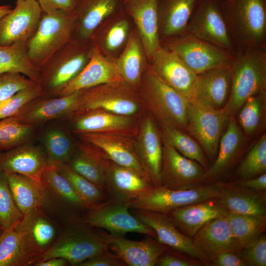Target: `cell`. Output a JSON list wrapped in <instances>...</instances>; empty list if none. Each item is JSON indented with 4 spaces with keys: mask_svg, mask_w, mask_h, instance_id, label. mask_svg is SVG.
<instances>
[{
    "mask_svg": "<svg viewBox=\"0 0 266 266\" xmlns=\"http://www.w3.org/2000/svg\"><path fill=\"white\" fill-rule=\"evenodd\" d=\"M6 72L20 73L37 83L39 70L29 58L27 42L0 46V74Z\"/></svg>",
    "mask_w": 266,
    "mask_h": 266,
    "instance_id": "cell-39",
    "label": "cell"
},
{
    "mask_svg": "<svg viewBox=\"0 0 266 266\" xmlns=\"http://www.w3.org/2000/svg\"><path fill=\"white\" fill-rule=\"evenodd\" d=\"M266 111V91L245 101L236 113L237 123L245 135L252 136L261 130L265 124Z\"/></svg>",
    "mask_w": 266,
    "mask_h": 266,
    "instance_id": "cell-43",
    "label": "cell"
},
{
    "mask_svg": "<svg viewBox=\"0 0 266 266\" xmlns=\"http://www.w3.org/2000/svg\"><path fill=\"white\" fill-rule=\"evenodd\" d=\"M135 145L142 166L152 183L154 187H160L163 146L152 115H147L143 119Z\"/></svg>",
    "mask_w": 266,
    "mask_h": 266,
    "instance_id": "cell-26",
    "label": "cell"
},
{
    "mask_svg": "<svg viewBox=\"0 0 266 266\" xmlns=\"http://www.w3.org/2000/svg\"><path fill=\"white\" fill-rule=\"evenodd\" d=\"M129 0H124V3L128 1Z\"/></svg>",
    "mask_w": 266,
    "mask_h": 266,
    "instance_id": "cell-60",
    "label": "cell"
},
{
    "mask_svg": "<svg viewBox=\"0 0 266 266\" xmlns=\"http://www.w3.org/2000/svg\"><path fill=\"white\" fill-rule=\"evenodd\" d=\"M266 49L237 51L230 64L232 85L224 107L234 115L250 97L266 91Z\"/></svg>",
    "mask_w": 266,
    "mask_h": 266,
    "instance_id": "cell-3",
    "label": "cell"
},
{
    "mask_svg": "<svg viewBox=\"0 0 266 266\" xmlns=\"http://www.w3.org/2000/svg\"><path fill=\"white\" fill-rule=\"evenodd\" d=\"M234 239L240 250L260 236L266 230V216L226 214Z\"/></svg>",
    "mask_w": 266,
    "mask_h": 266,
    "instance_id": "cell-40",
    "label": "cell"
},
{
    "mask_svg": "<svg viewBox=\"0 0 266 266\" xmlns=\"http://www.w3.org/2000/svg\"><path fill=\"white\" fill-rule=\"evenodd\" d=\"M168 247L159 257L155 266H195L200 264L199 261L192 260L183 257L178 254L179 252L168 250ZM201 262V261H200Z\"/></svg>",
    "mask_w": 266,
    "mask_h": 266,
    "instance_id": "cell-52",
    "label": "cell"
},
{
    "mask_svg": "<svg viewBox=\"0 0 266 266\" xmlns=\"http://www.w3.org/2000/svg\"><path fill=\"white\" fill-rule=\"evenodd\" d=\"M15 4L0 19V46L27 42L39 25L42 11L36 0H17Z\"/></svg>",
    "mask_w": 266,
    "mask_h": 266,
    "instance_id": "cell-14",
    "label": "cell"
},
{
    "mask_svg": "<svg viewBox=\"0 0 266 266\" xmlns=\"http://www.w3.org/2000/svg\"><path fill=\"white\" fill-rule=\"evenodd\" d=\"M42 141L49 165L67 164L74 152L71 140L61 129L47 130L42 135Z\"/></svg>",
    "mask_w": 266,
    "mask_h": 266,
    "instance_id": "cell-45",
    "label": "cell"
},
{
    "mask_svg": "<svg viewBox=\"0 0 266 266\" xmlns=\"http://www.w3.org/2000/svg\"><path fill=\"white\" fill-rule=\"evenodd\" d=\"M55 166L67 179L88 210L110 200L105 188L94 184L81 176L75 172L67 164H60Z\"/></svg>",
    "mask_w": 266,
    "mask_h": 266,
    "instance_id": "cell-41",
    "label": "cell"
},
{
    "mask_svg": "<svg viewBox=\"0 0 266 266\" xmlns=\"http://www.w3.org/2000/svg\"><path fill=\"white\" fill-rule=\"evenodd\" d=\"M197 75L231 64L234 54L185 32L161 41Z\"/></svg>",
    "mask_w": 266,
    "mask_h": 266,
    "instance_id": "cell-8",
    "label": "cell"
},
{
    "mask_svg": "<svg viewBox=\"0 0 266 266\" xmlns=\"http://www.w3.org/2000/svg\"><path fill=\"white\" fill-rule=\"evenodd\" d=\"M220 192L219 182L183 190L154 187L145 195L127 204L130 209H142L166 214L178 208L214 199Z\"/></svg>",
    "mask_w": 266,
    "mask_h": 266,
    "instance_id": "cell-10",
    "label": "cell"
},
{
    "mask_svg": "<svg viewBox=\"0 0 266 266\" xmlns=\"http://www.w3.org/2000/svg\"><path fill=\"white\" fill-rule=\"evenodd\" d=\"M124 81L115 60L102 54L93 46L91 57L82 71L59 93L64 97L101 84Z\"/></svg>",
    "mask_w": 266,
    "mask_h": 266,
    "instance_id": "cell-25",
    "label": "cell"
},
{
    "mask_svg": "<svg viewBox=\"0 0 266 266\" xmlns=\"http://www.w3.org/2000/svg\"><path fill=\"white\" fill-rule=\"evenodd\" d=\"M42 12L62 10L74 13L77 0H36Z\"/></svg>",
    "mask_w": 266,
    "mask_h": 266,
    "instance_id": "cell-55",
    "label": "cell"
},
{
    "mask_svg": "<svg viewBox=\"0 0 266 266\" xmlns=\"http://www.w3.org/2000/svg\"><path fill=\"white\" fill-rule=\"evenodd\" d=\"M154 187L150 180L135 171L110 161L105 189L111 200L127 204L145 195Z\"/></svg>",
    "mask_w": 266,
    "mask_h": 266,
    "instance_id": "cell-21",
    "label": "cell"
},
{
    "mask_svg": "<svg viewBox=\"0 0 266 266\" xmlns=\"http://www.w3.org/2000/svg\"><path fill=\"white\" fill-rule=\"evenodd\" d=\"M198 0H158V16L161 43L186 32Z\"/></svg>",
    "mask_w": 266,
    "mask_h": 266,
    "instance_id": "cell-33",
    "label": "cell"
},
{
    "mask_svg": "<svg viewBox=\"0 0 266 266\" xmlns=\"http://www.w3.org/2000/svg\"><path fill=\"white\" fill-rule=\"evenodd\" d=\"M130 210L127 204L110 199L87 210L79 220L92 227L105 229L113 236H123L133 232L156 239L154 231L139 220Z\"/></svg>",
    "mask_w": 266,
    "mask_h": 266,
    "instance_id": "cell-12",
    "label": "cell"
},
{
    "mask_svg": "<svg viewBox=\"0 0 266 266\" xmlns=\"http://www.w3.org/2000/svg\"><path fill=\"white\" fill-rule=\"evenodd\" d=\"M41 180L51 199L75 211L88 210L69 181L56 166L48 165L42 174Z\"/></svg>",
    "mask_w": 266,
    "mask_h": 266,
    "instance_id": "cell-38",
    "label": "cell"
},
{
    "mask_svg": "<svg viewBox=\"0 0 266 266\" xmlns=\"http://www.w3.org/2000/svg\"><path fill=\"white\" fill-rule=\"evenodd\" d=\"M41 95V87L35 83L0 101V120L14 116L29 102Z\"/></svg>",
    "mask_w": 266,
    "mask_h": 266,
    "instance_id": "cell-49",
    "label": "cell"
},
{
    "mask_svg": "<svg viewBox=\"0 0 266 266\" xmlns=\"http://www.w3.org/2000/svg\"><path fill=\"white\" fill-rule=\"evenodd\" d=\"M12 9L10 5H0V19L10 12Z\"/></svg>",
    "mask_w": 266,
    "mask_h": 266,
    "instance_id": "cell-58",
    "label": "cell"
},
{
    "mask_svg": "<svg viewBox=\"0 0 266 266\" xmlns=\"http://www.w3.org/2000/svg\"><path fill=\"white\" fill-rule=\"evenodd\" d=\"M226 212L212 199L175 209L166 215L182 233L192 238L206 223Z\"/></svg>",
    "mask_w": 266,
    "mask_h": 266,
    "instance_id": "cell-32",
    "label": "cell"
},
{
    "mask_svg": "<svg viewBox=\"0 0 266 266\" xmlns=\"http://www.w3.org/2000/svg\"><path fill=\"white\" fill-rule=\"evenodd\" d=\"M266 172V134H263L249 151L238 166L239 180L260 175Z\"/></svg>",
    "mask_w": 266,
    "mask_h": 266,
    "instance_id": "cell-46",
    "label": "cell"
},
{
    "mask_svg": "<svg viewBox=\"0 0 266 266\" xmlns=\"http://www.w3.org/2000/svg\"><path fill=\"white\" fill-rule=\"evenodd\" d=\"M35 83L36 82L18 73L0 74V102Z\"/></svg>",
    "mask_w": 266,
    "mask_h": 266,
    "instance_id": "cell-50",
    "label": "cell"
},
{
    "mask_svg": "<svg viewBox=\"0 0 266 266\" xmlns=\"http://www.w3.org/2000/svg\"><path fill=\"white\" fill-rule=\"evenodd\" d=\"M142 102L137 90L124 81L104 84L80 90L71 116L93 110L131 116L139 111Z\"/></svg>",
    "mask_w": 266,
    "mask_h": 266,
    "instance_id": "cell-7",
    "label": "cell"
},
{
    "mask_svg": "<svg viewBox=\"0 0 266 266\" xmlns=\"http://www.w3.org/2000/svg\"><path fill=\"white\" fill-rule=\"evenodd\" d=\"M126 264L110 249L89 259L78 266H126Z\"/></svg>",
    "mask_w": 266,
    "mask_h": 266,
    "instance_id": "cell-53",
    "label": "cell"
},
{
    "mask_svg": "<svg viewBox=\"0 0 266 266\" xmlns=\"http://www.w3.org/2000/svg\"><path fill=\"white\" fill-rule=\"evenodd\" d=\"M95 228L79 219L66 229L38 261L60 257L71 266H78L109 250L111 234Z\"/></svg>",
    "mask_w": 266,
    "mask_h": 266,
    "instance_id": "cell-5",
    "label": "cell"
},
{
    "mask_svg": "<svg viewBox=\"0 0 266 266\" xmlns=\"http://www.w3.org/2000/svg\"><path fill=\"white\" fill-rule=\"evenodd\" d=\"M231 85L230 65L210 69L198 75L192 100L213 109L223 108L228 101Z\"/></svg>",
    "mask_w": 266,
    "mask_h": 266,
    "instance_id": "cell-27",
    "label": "cell"
},
{
    "mask_svg": "<svg viewBox=\"0 0 266 266\" xmlns=\"http://www.w3.org/2000/svg\"><path fill=\"white\" fill-rule=\"evenodd\" d=\"M220 192L215 200L227 211L240 214L266 216V192L254 191L235 182H219Z\"/></svg>",
    "mask_w": 266,
    "mask_h": 266,
    "instance_id": "cell-29",
    "label": "cell"
},
{
    "mask_svg": "<svg viewBox=\"0 0 266 266\" xmlns=\"http://www.w3.org/2000/svg\"><path fill=\"white\" fill-rule=\"evenodd\" d=\"M6 174L16 204L24 215L40 210L51 201V199L42 184L22 174Z\"/></svg>",
    "mask_w": 266,
    "mask_h": 266,
    "instance_id": "cell-34",
    "label": "cell"
},
{
    "mask_svg": "<svg viewBox=\"0 0 266 266\" xmlns=\"http://www.w3.org/2000/svg\"><path fill=\"white\" fill-rule=\"evenodd\" d=\"M237 252L245 261L247 266H266V235L261 234Z\"/></svg>",
    "mask_w": 266,
    "mask_h": 266,
    "instance_id": "cell-51",
    "label": "cell"
},
{
    "mask_svg": "<svg viewBox=\"0 0 266 266\" xmlns=\"http://www.w3.org/2000/svg\"><path fill=\"white\" fill-rule=\"evenodd\" d=\"M3 230H4V229L2 228V227H1V226L0 224V235H1L2 233L3 232Z\"/></svg>",
    "mask_w": 266,
    "mask_h": 266,
    "instance_id": "cell-59",
    "label": "cell"
},
{
    "mask_svg": "<svg viewBox=\"0 0 266 266\" xmlns=\"http://www.w3.org/2000/svg\"><path fill=\"white\" fill-rule=\"evenodd\" d=\"M137 91L161 127H172L187 133L189 101L160 79L149 63Z\"/></svg>",
    "mask_w": 266,
    "mask_h": 266,
    "instance_id": "cell-2",
    "label": "cell"
},
{
    "mask_svg": "<svg viewBox=\"0 0 266 266\" xmlns=\"http://www.w3.org/2000/svg\"><path fill=\"white\" fill-rule=\"evenodd\" d=\"M205 170L199 163L184 157L172 147L164 143L161 187L183 190L202 186Z\"/></svg>",
    "mask_w": 266,
    "mask_h": 266,
    "instance_id": "cell-13",
    "label": "cell"
},
{
    "mask_svg": "<svg viewBox=\"0 0 266 266\" xmlns=\"http://www.w3.org/2000/svg\"><path fill=\"white\" fill-rule=\"evenodd\" d=\"M93 50L91 42L73 38L54 54L39 69L37 83L42 88L41 97H57L86 66Z\"/></svg>",
    "mask_w": 266,
    "mask_h": 266,
    "instance_id": "cell-4",
    "label": "cell"
},
{
    "mask_svg": "<svg viewBox=\"0 0 266 266\" xmlns=\"http://www.w3.org/2000/svg\"><path fill=\"white\" fill-rule=\"evenodd\" d=\"M162 127L164 143L172 147L184 157L195 161L206 170L208 161L199 143L188 133L169 126Z\"/></svg>",
    "mask_w": 266,
    "mask_h": 266,
    "instance_id": "cell-44",
    "label": "cell"
},
{
    "mask_svg": "<svg viewBox=\"0 0 266 266\" xmlns=\"http://www.w3.org/2000/svg\"><path fill=\"white\" fill-rule=\"evenodd\" d=\"M131 210L135 217L154 231L160 243L204 263L202 257L196 249L192 239L182 233L167 215L142 209Z\"/></svg>",
    "mask_w": 266,
    "mask_h": 266,
    "instance_id": "cell-20",
    "label": "cell"
},
{
    "mask_svg": "<svg viewBox=\"0 0 266 266\" xmlns=\"http://www.w3.org/2000/svg\"><path fill=\"white\" fill-rule=\"evenodd\" d=\"M245 188L259 192H266V173L254 177L235 181Z\"/></svg>",
    "mask_w": 266,
    "mask_h": 266,
    "instance_id": "cell-56",
    "label": "cell"
},
{
    "mask_svg": "<svg viewBox=\"0 0 266 266\" xmlns=\"http://www.w3.org/2000/svg\"><path fill=\"white\" fill-rule=\"evenodd\" d=\"M110 161L96 147L86 142L80 144L67 164L81 176L105 188L106 172Z\"/></svg>",
    "mask_w": 266,
    "mask_h": 266,
    "instance_id": "cell-36",
    "label": "cell"
},
{
    "mask_svg": "<svg viewBox=\"0 0 266 266\" xmlns=\"http://www.w3.org/2000/svg\"><path fill=\"white\" fill-rule=\"evenodd\" d=\"M80 91L64 97L36 98L26 104L12 117L23 124L33 126L71 116L75 111Z\"/></svg>",
    "mask_w": 266,
    "mask_h": 266,
    "instance_id": "cell-19",
    "label": "cell"
},
{
    "mask_svg": "<svg viewBox=\"0 0 266 266\" xmlns=\"http://www.w3.org/2000/svg\"><path fill=\"white\" fill-rule=\"evenodd\" d=\"M230 116L224 107L215 109L194 100L189 101L187 133L199 143L212 163L216 157L220 138Z\"/></svg>",
    "mask_w": 266,
    "mask_h": 266,
    "instance_id": "cell-9",
    "label": "cell"
},
{
    "mask_svg": "<svg viewBox=\"0 0 266 266\" xmlns=\"http://www.w3.org/2000/svg\"><path fill=\"white\" fill-rule=\"evenodd\" d=\"M23 217L14 201L6 174L0 168V224L7 229L16 226Z\"/></svg>",
    "mask_w": 266,
    "mask_h": 266,
    "instance_id": "cell-48",
    "label": "cell"
},
{
    "mask_svg": "<svg viewBox=\"0 0 266 266\" xmlns=\"http://www.w3.org/2000/svg\"><path fill=\"white\" fill-rule=\"evenodd\" d=\"M244 137L235 116L231 115L220 138L216 157L203 175V185L217 183L233 167L241 154Z\"/></svg>",
    "mask_w": 266,
    "mask_h": 266,
    "instance_id": "cell-18",
    "label": "cell"
},
{
    "mask_svg": "<svg viewBox=\"0 0 266 266\" xmlns=\"http://www.w3.org/2000/svg\"><path fill=\"white\" fill-rule=\"evenodd\" d=\"M123 5L124 0H77L74 11L76 27L74 38L90 42L95 30Z\"/></svg>",
    "mask_w": 266,
    "mask_h": 266,
    "instance_id": "cell-30",
    "label": "cell"
},
{
    "mask_svg": "<svg viewBox=\"0 0 266 266\" xmlns=\"http://www.w3.org/2000/svg\"><path fill=\"white\" fill-rule=\"evenodd\" d=\"M76 27L74 13L60 9L42 12L35 33L27 42L29 58L39 70L74 38Z\"/></svg>",
    "mask_w": 266,
    "mask_h": 266,
    "instance_id": "cell-6",
    "label": "cell"
},
{
    "mask_svg": "<svg viewBox=\"0 0 266 266\" xmlns=\"http://www.w3.org/2000/svg\"><path fill=\"white\" fill-rule=\"evenodd\" d=\"M226 214L208 222L192 238L205 264L220 253L240 250L233 236Z\"/></svg>",
    "mask_w": 266,
    "mask_h": 266,
    "instance_id": "cell-23",
    "label": "cell"
},
{
    "mask_svg": "<svg viewBox=\"0 0 266 266\" xmlns=\"http://www.w3.org/2000/svg\"><path fill=\"white\" fill-rule=\"evenodd\" d=\"M115 63L123 80L137 90L148 62L135 26L127 44Z\"/></svg>",
    "mask_w": 266,
    "mask_h": 266,
    "instance_id": "cell-35",
    "label": "cell"
},
{
    "mask_svg": "<svg viewBox=\"0 0 266 266\" xmlns=\"http://www.w3.org/2000/svg\"><path fill=\"white\" fill-rule=\"evenodd\" d=\"M207 264L213 266H247L237 252L227 251L212 258Z\"/></svg>",
    "mask_w": 266,
    "mask_h": 266,
    "instance_id": "cell-54",
    "label": "cell"
},
{
    "mask_svg": "<svg viewBox=\"0 0 266 266\" xmlns=\"http://www.w3.org/2000/svg\"><path fill=\"white\" fill-rule=\"evenodd\" d=\"M220 2L236 51L251 48L266 49V0Z\"/></svg>",
    "mask_w": 266,
    "mask_h": 266,
    "instance_id": "cell-1",
    "label": "cell"
},
{
    "mask_svg": "<svg viewBox=\"0 0 266 266\" xmlns=\"http://www.w3.org/2000/svg\"><path fill=\"white\" fill-rule=\"evenodd\" d=\"M69 263L66 259L55 257L44 261H40L34 264V266H66L68 265Z\"/></svg>",
    "mask_w": 266,
    "mask_h": 266,
    "instance_id": "cell-57",
    "label": "cell"
},
{
    "mask_svg": "<svg viewBox=\"0 0 266 266\" xmlns=\"http://www.w3.org/2000/svg\"><path fill=\"white\" fill-rule=\"evenodd\" d=\"M134 28L133 22L123 5L95 30L90 42L102 54L115 60L125 48Z\"/></svg>",
    "mask_w": 266,
    "mask_h": 266,
    "instance_id": "cell-17",
    "label": "cell"
},
{
    "mask_svg": "<svg viewBox=\"0 0 266 266\" xmlns=\"http://www.w3.org/2000/svg\"><path fill=\"white\" fill-rule=\"evenodd\" d=\"M72 117H75L73 126L77 133L98 132L128 135L125 133L133 125V120L130 116L103 110L88 111Z\"/></svg>",
    "mask_w": 266,
    "mask_h": 266,
    "instance_id": "cell-37",
    "label": "cell"
},
{
    "mask_svg": "<svg viewBox=\"0 0 266 266\" xmlns=\"http://www.w3.org/2000/svg\"><path fill=\"white\" fill-rule=\"evenodd\" d=\"M158 0H129L124 8L131 17L142 41L147 59L161 46L158 16Z\"/></svg>",
    "mask_w": 266,
    "mask_h": 266,
    "instance_id": "cell-24",
    "label": "cell"
},
{
    "mask_svg": "<svg viewBox=\"0 0 266 266\" xmlns=\"http://www.w3.org/2000/svg\"><path fill=\"white\" fill-rule=\"evenodd\" d=\"M33 131V126L21 124L12 117L0 120V151L27 142Z\"/></svg>",
    "mask_w": 266,
    "mask_h": 266,
    "instance_id": "cell-47",
    "label": "cell"
},
{
    "mask_svg": "<svg viewBox=\"0 0 266 266\" xmlns=\"http://www.w3.org/2000/svg\"><path fill=\"white\" fill-rule=\"evenodd\" d=\"M186 32L235 55L220 0H198Z\"/></svg>",
    "mask_w": 266,
    "mask_h": 266,
    "instance_id": "cell-11",
    "label": "cell"
},
{
    "mask_svg": "<svg viewBox=\"0 0 266 266\" xmlns=\"http://www.w3.org/2000/svg\"><path fill=\"white\" fill-rule=\"evenodd\" d=\"M148 63L155 73L188 101L192 100L198 75L173 52L161 46Z\"/></svg>",
    "mask_w": 266,
    "mask_h": 266,
    "instance_id": "cell-15",
    "label": "cell"
},
{
    "mask_svg": "<svg viewBox=\"0 0 266 266\" xmlns=\"http://www.w3.org/2000/svg\"><path fill=\"white\" fill-rule=\"evenodd\" d=\"M34 264L16 225L4 230L0 235V266H23Z\"/></svg>",
    "mask_w": 266,
    "mask_h": 266,
    "instance_id": "cell-42",
    "label": "cell"
},
{
    "mask_svg": "<svg viewBox=\"0 0 266 266\" xmlns=\"http://www.w3.org/2000/svg\"><path fill=\"white\" fill-rule=\"evenodd\" d=\"M16 228L28 253L35 263L55 242L56 229L40 210L24 215L22 220L16 225Z\"/></svg>",
    "mask_w": 266,
    "mask_h": 266,
    "instance_id": "cell-28",
    "label": "cell"
},
{
    "mask_svg": "<svg viewBox=\"0 0 266 266\" xmlns=\"http://www.w3.org/2000/svg\"><path fill=\"white\" fill-rule=\"evenodd\" d=\"M77 134L82 140L96 147L111 162L133 170L150 180L139 159L135 145L128 135L98 132Z\"/></svg>",
    "mask_w": 266,
    "mask_h": 266,
    "instance_id": "cell-16",
    "label": "cell"
},
{
    "mask_svg": "<svg viewBox=\"0 0 266 266\" xmlns=\"http://www.w3.org/2000/svg\"><path fill=\"white\" fill-rule=\"evenodd\" d=\"M132 240L111 235L109 249L129 266H154L168 247L155 238Z\"/></svg>",
    "mask_w": 266,
    "mask_h": 266,
    "instance_id": "cell-31",
    "label": "cell"
},
{
    "mask_svg": "<svg viewBox=\"0 0 266 266\" xmlns=\"http://www.w3.org/2000/svg\"><path fill=\"white\" fill-rule=\"evenodd\" d=\"M48 165L44 149L27 142L0 152V168L5 173L22 174L41 184Z\"/></svg>",
    "mask_w": 266,
    "mask_h": 266,
    "instance_id": "cell-22",
    "label": "cell"
}]
</instances>
